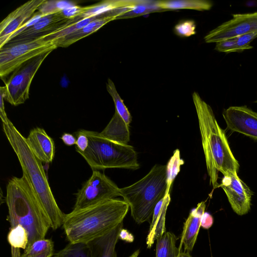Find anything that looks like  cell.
Listing matches in <instances>:
<instances>
[{
  "label": "cell",
  "instance_id": "cell-1",
  "mask_svg": "<svg viewBox=\"0 0 257 257\" xmlns=\"http://www.w3.org/2000/svg\"><path fill=\"white\" fill-rule=\"evenodd\" d=\"M130 208L124 200L111 199L65 214L63 227L69 242L87 243L112 230Z\"/></svg>",
  "mask_w": 257,
  "mask_h": 257
},
{
  "label": "cell",
  "instance_id": "cell-2",
  "mask_svg": "<svg viewBox=\"0 0 257 257\" xmlns=\"http://www.w3.org/2000/svg\"><path fill=\"white\" fill-rule=\"evenodd\" d=\"M192 98L198 117L209 182L215 189L219 186L217 182L219 172L223 175L229 172H237L239 165L210 106L196 92L193 93Z\"/></svg>",
  "mask_w": 257,
  "mask_h": 257
},
{
  "label": "cell",
  "instance_id": "cell-3",
  "mask_svg": "<svg viewBox=\"0 0 257 257\" xmlns=\"http://www.w3.org/2000/svg\"><path fill=\"white\" fill-rule=\"evenodd\" d=\"M7 220L11 227L22 225L29 236L28 246L34 241L45 238L51 228L48 215L25 174L13 177L6 187ZM27 246V247H28Z\"/></svg>",
  "mask_w": 257,
  "mask_h": 257
},
{
  "label": "cell",
  "instance_id": "cell-4",
  "mask_svg": "<svg viewBox=\"0 0 257 257\" xmlns=\"http://www.w3.org/2000/svg\"><path fill=\"white\" fill-rule=\"evenodd\" d=\"M3 130L18 157L23 174H25L38 196L51 222L56 230L63 225L65 214L59 207L49 185L42 162L34 154L26 138L9 119L2 123Z\"/></svg>",
  "mask_w": 257,
  "mask_h": 257
},
{
  "label": "cell",
  "instance_id": "cell-5",
  "mask_svg": "<svg viewBox=\"0 0 257 257\" xmlns=\"http://www.w3.org/2000/svg\"><path fill=\"white\" fill-rule=\"evenodd\" d=\"M167 187L166 165L156 164L143 178L119 189L129 205L131 216L138 224L149 221L158 202L165 195Z\"/></svg>",
  "mask_w": 257,
  "mask_h": 257
},
{
  "label": "cell",
  "instance_id": "cell-6",
  "mask_svg": "<svg viewBox=\"0 0 257 257\" xmlns=\"http://www.w3.org/2000/svg\"><path fill=\"white\" fill-rule=\"evenodd\" d=\"M79 131L87 136L89 143L85 151L76 152L83 157L93 171L108 168H139L137 153L133 146L109 140L98 132Z\"/></svg>",
  "mask_w": 257,
  "mask_h": 257
},
{
  "label": "cell",
  "instance_id": "cell-7",
  "mask_svg": "<svg viewBox=\"0 0 257 257\" xmlns=\"http://www.w3.org/2000/svg\"><path fill=\"white\" fill-rule=\"evenodd\" d=\"M45 37L17 43H7L1 48V78L5 80L7 76L26 62L58 48L54 41L47 40Z\"/></svg>",
  "mask_w": 257,
  "mask_h": 257
},
{
  "label": "cell",
  "instance_id": "cell-8",
  "mask_svg": "<svg viewBox=\"0 0 257 257\" xmlns=\"http://www.w3.org/2000/svg\"><path fill=\"white\" fill-rule=\"evenodd\" d=\"M52 51L44 53L22 64L12 73L5 82V99L11 104L17 106L29 98L32 80L41 64Z\"/></svg>",
  "mask_w": 257,
  "mask_h": 257
},
{
  "label": "cell",
  "instance_id": "cell-9",
  "mask_svg": "<svg viewBox=\"0 0 257 257\" xmlns=\"http://www.w3.org/2000/svg\"><path fill=\"white\" fill-rule=\"evenodd\" d=\"M119 189L104 174L98 170L93 171L90 177L76 193L73 210L81 209L120 196Z\"/></svg>",
  "mask_w": 257,
  "mask_h": 257
},
{
  "label": "cell",
  "instance_id": "cell-10",
  "mask_svg": "<svg viewBox=\"0 0 257 257\" xmlns=\"http://www.w3.org/2000/svg\"><path fill=\"white\" fill-rule=\"evenodd\" d=\"M80 20L77 17L68 19L61 12L42 17L37 13L29 21L25 29L15 35L8 43H17L48 36Z\"/></svg>",
  "mask_w": 257,
  "mask_h": 257
},
{
  "label": "cell",
  "instance_id": "cell-11",
  "mask_svg": "<svg viewBox=\"0 0 257 257\" xmlns=\"http://www.w3.org/2000/svg\"><path fill=\"white\" fill-rule=\"evenodd\" d=\"M231 19L210 31L205 37L206 43H216L239 36L257 32V12L234 14Z\"/></svg>",
  "mask_w": 257,
  "mask_h": 257
},
{
  "label": "cell",
  "instance_id": "cell-12",
  "mask_svg": "<svg viewBox=\"0 0 257 257\" xmlns=\"http://www.w3.org/2000/svg\"><path fill=\"white\" fill-rule=\"evenodd\" d=\"M46 0H31L8 15L0 23V49L31 19Z\"/></svg>",
  "mask_w": 257,
  "mask_h": 257
},
{
  "label": "cell",
  "instance_id": "cell-13",
  "mask_svg": "<svg viewBox=\"0 0 257 257\" xmlns=\"http://www.w3.org/2000/svg\"><path fill=\"white\" fill-rule=\"evenodd\" d=\"M220 186L236 213L242 215L249 211L252 192L238 177L237 172H229L224 175Z\"/></svg>",
  "mask_w": 257,
  "mask_h": 257
},
{
  "label": "cell",
  "instance_id": "cell-14",
  "mask_svg": "<svg viewBox=\"0 0 257 257\" xmlns=\"http://www.w3.org/2000/svg\"><path fill=\"white\" fill-rule=\"evenodd\" d=\"M227 129L257 140V112L246 105L230 106L223 110Z\"/></svg>",
  "mask_w": 257,
  "mask_h": 257
},
{
  "label": "cell",
  "instance_id": "cell-15",
  "mask_svg": "<svg viewBox=\"0 0 257 257\" xmlns=\"http://www.w3.org/2000/svg\"><path fill=\"white\" fill-rule=\"evenodd\" d=\"M26 142L34 154L42 162L51 163L54 159L55 147L53 139L42 128L31 130Z\"/></svg>",
  "mask_w": 257,
  "mask_h": 257
},
{
  "label": "cell",
  "instance_id": "cell-16",
  "mask_svg": "<svg viewBox=\"0 0 257 257\" xmlns=\"http://www.w3.org/2000/svg\"><path fill=\"white\" fill-rule=\"evenodd\" d=\"M205 202L199 203L193 209L184 222L181 235L179 250L184 247V251L190 252L193 250L201 226V217L205 212Z\"/></svg>",
  "mask_w": 257,
  "mask_h": 257
},
{
  "label": "cell",
  "instance_id": "cell-17",
  "mask_svg": "<svg viewBox=\"0 0 257 257\" xmlns=\"http://www.w3.org/2000/svg\"><path fill=\"white\" fill-rule=\"evenodd\" d=\"M122 227L123 222L109 233L86 243L90 257H116L115 248Z\"/></svg>",
  "mask_w": 257,
  "mask_h": 257
},
{
  "label": "cell",
  "instance_id": "cell-18",
  "mask_svg": "<svg viewBox=\"0 0 257 257\" xmlns=\"http://www.w3.org/2000/svg\"><path fill=\"white\" fill-rule=\"evenodd\" d=\"M170 201V194H166L155 207L146 238L148 248H151L155 241L166 232V215Z\"/></svg>",
  "mask_w": 257,
  "mask_h": 257
},
{
  "label": "cell",
  "instance_id": "cell-19",
  "mask_svg": "<svg viewBox=\"0 0 257 257\" xmlns=\"http://www.w3.org/2000/svg\"><path fill=\"white\" fill-rule=\"evenodd\" d=\"M114 20H116L115 17L102 15L81 29L54 41L58 47H67L96 32L102 26Z\"/></svg>",
  "mask_w": 257,
  "mask_h": 257
},
{
  "label": "cell",
  "instance_id": "cell-20",
  "mask_svg": "<svg viewBox=\"0 0 257 257\" xmlns=\"http://www.w3.org/2000/svg\"><path fill=\"white\" fill-rule=\"evenodd\" d=\"M100 134L114 142L127 145L130 141L129 125L115 110L114 113Z\"/></svg>",
  "mask_w": 257,
  "mask_h": 257
},
{
  "label": "cell",
  "instance_id": "cell-21",
  "mask_svg": "<svg viewBox=\"0 0 257 257\" xmlns=\"http://www.w3.org/2000/svg\"><path fill=\"white\" fill-rule=\"evenodd\" d=\"M143 0H107L84 7L83 14L77 17L80 20L103 15L113 10L132 6L142 3Z\"/></svg>",
  "mask_w": 257,
  "mask_h": 257
},
{
  "label": "cell",
  "instance_id": "cell-22",
  "mask_svg": "<svg viewBox=\"0 0 257 257\" xmlns=\"http://www.w3.org/2000/svg\"><path fill=\"white\" fill-rule=\"evenodd\" d=\"M156 4L164 11L180 9L207 11L212 7L211 2L205 0L156 1Z\"/></svg>",
  "mask_w": 257,
  "mask_h": 257
},
{
  "label": "cell",
  "instance_id": "cell-23",
  "mask_svg": "<svg viewBox=\"0 0 257 257\" xmlns=\"http://www.w3.org/2000/svg\"><path fill=\"white\" fill-rule=\"evenodd\" d=\"M7 240L11 246L12 257H20L21 249L24 250L28 246L29 236L25 227L18 224L11 227L7 235Z\"/></svg>",
  "mask_w": 257,
  "mask_h": 257
},
{
  "label": "cell",
  "instance_id": "cell-24",
  "mask_svg": "<svg viewBox=\"0 0 257 257\" xmlns=\"http://www.w3.org/2000/svg\"><path fill=\"white\" fill-rule=\"evenodd\" d=\"M177 238L170 232H165L156 240V257H177L180 252L176 246Z\"/></svg>",
  "mask_w": 257,
  "mask_h": 257
},
{
  "label": "cell",
  "instance_id": "cell-25",
  "mask_svg": "<svg viewBox=\"0 0 257 257\" xmlns=\"http://www.w3.org/2000/svg\"><path fill=\"white\" fill-rule=\"evenodd\" d=\"M106 90L113 99L115 108V110L120 115L126 123L130 125L132 121L131 114L118 93L114 83L109 78L108 79L106 83Z\"/></svg>",
  "mask_w": 257,
  "mask_h": 257
},
{
  "label": "cell",
  "instance_id": "cell-26",
  "mask_svg": "<svg viewBox=\"0 0 257 257\" xmlns=\"http://www.w3.org/2000/svg\"><path fill=\"white\" fill-rule=\"evenodd\" d=\"M184 163V160L180 157L179 150H175L166 165L167 187L165 194H170L172 184Z\"/></svg>",
  "mask_w": 257,
  "mask_h": 257
},
{
  "label": "cell",
  "instance_id": "cell-27",
  "mask_svg": "<svg viewBox=\"0 0 257 257\" xmlns=\"http://www.w3.org/2000/svg\"><path fill=\"white\" fill-rule=\"evenodd\" d=\"M54 257H90V253L87 243L69 242Z\"/></svg>",
  "mask_w": 257,
  "mask_h": 257
},
{
  "label": "cell",
  "instance_id": "cell-28",
  "mask_svg": "<svg viewBox=\"0 0 257 257\" xmlns=\"http://www.w3.org/2000/svg\"><path fill=\"white\" fill-rule=\"evenodd\" d=\"M162 11H165L157 7L156 1L143 0L142 3L135 5L132 10L117 17L116 19L131 18Z\"/></svg>",
  "mask_w": 257,
  "mask_h": 257
},
{
  "label": "cell",
  "instance_id": "cell-29",
  "mask_svg": "<svg viewBox=\"0 0 257 257\" xmlns=\"http://www.w3.org/2000/svg\"><path fill=\"white\" fill-rule=\"evenodd\" d=\"M76 5L75 3L71 1L46 0L38 10L42 17H45L61 12L66 8Z\"/></svg>",
  "mask_w": 257,
  "mask_h": 257
},
{
  "label": "cell",
  "instance_id": "cell-30",
  "mask_svg": "<svg viewBox=\"0 0 257 257\" xmlns=\"http://www.w3.org/2000/svg\"><path fill=\"white\" fill-rule=\"evenodd\" d=\"M53 247L54 243L51 239H39L29 245L20 257H35L48 250L53 249Z\"/></svg>",
  "mask_w": 257,
  "mask_h": 257
},
{
  "label": "cell",
  "instance_id": "cell-31",
  "mask_svg": "<svg viewBox=\"0 0 257 257\" xmlns=\"http://www.w3.org/2000/svg\"><path fill=\"white\" fill-rule=\"evenodd\" d=\"M99 17L83 19L76 23L69 25L61 30L47 36L45 38L47 40L55 41L81 29Z\"/></svg>",
  "mask_w": 257,
  "mask_h": 257
},
{
  "label": "cell",
  "instance_id": "cell-32",
  "mask_svg": "<svg viewBox=\"0 0 257 257\" xmlns=\"http://www.w3.org/2000/svg\"><path fill=\"white\" fill-rule=\"evenodd\" d=\"M175 34L180 37H188L196 34V24L193 20L181 22L174 27Z\"/></svg>",
  "mask_w": 257,
  "mask_h": 257
},
{
  "label": "cell",
  "instance_id": "cell-33",
  "mask_svg": "<svg viewBox=\"0 0 257 257\" xmlns=\"http://www.w3.org/2000/svg\"><path fill=\"white\" fill-rule=\"evenodd\" d=\"M215 50L227 53L241 52L237 45L236 37L217 42Z\"/></svg>",
  "mask_w": 257,
  "mask_h": 257
},
{
  "label": "cell",
  "instance_id": "cell-34",
  "mask_svg": "<svg viewBox=\"0 0 257 257\" xmlns=\"http://www.w3.org/2000/svg\"><path fill=\"white\" fill-rule=\"evenodd\" d=\"M257 38V32H251L236 37V44L241 52L246 49H252L250 42Z\"/></svg>",
  "mask_w": 257,
  "mask_h": 257
},
{
  "label": "cell",
  "instance_id": "cell-35",
  "mask_svg": "<svg viewBox=\"0 0 257 257\" xmlns=\"http://www.w3.org/2000/svg\"><path fill=\"white\" fill-rule=\"evenodd\" d=\"M84 11V7L77 5L65 9L61 12L65 18L73 19L81 16Z\"/></svg>",
  "mask_w": 257,
  "mask_h": 257
},
{
  "label": "cell",
  "instance_id": "cell-36",
  "mask_svg": "<svg viewBox=\"0 0 257 257\" xmlns=\"http://www.w3.org/2000/svg\"><path fill=\"white\" fill-rule=\"evenodd\" d=\"M75 136L76 138L75 144L76 151H85L88 146L89 141L88 138L80 131L75 133Z\"/></svg>",
  "mask_w": 257,
  "mask_h": 257
},
{
  "label": "cell",
  "instance_id": "cell-37",
  "mask_svg": "<svg viewBox=\"0 0 257 257\" xmlns=\"http://www.w3.org/2000/svg\"><path fill=\"white\" fill-rule=\"evenodd\" d=\"M6 95V86H1L0 87V117L2 123H6L9 119L5 111L4 99H5Z\"/></svg>",
  "mask_w": 257,
  "mask_h": 257
},
{
  "label": "cell",
  "instance_id": "cell-38",
  "mask_svg": "<svg viewBox=\"0 0 257 257\" xmlns=\"http://www.w3.org/2000/svg\"><path fill=\"white\" fill-rule=\"evenodd\" d=\"M213 223V219L211 214L204 212L201 217V226L205 229L209 228Z\"/></svg>",
  "mask_w": 257,
  "mask_h": 257
},
{
  "label": "cell",
  "instance_id": "cell-39",
  "mask_svg": "<svg viewBox=\"0 0 257 257\" xmlns=\"http://www.w3.org/2000/svg\"><path fill=\"white\" fill-rule=\"evenodd\" d=\"M60 139L67 146H71L76 144V137L70 133H64L61 137Z\"/></svg>",
  "mask_w": 257,
  "mask_h": 257
},
{
  "label": "cell",
  "instance_id": "cell-40",
  "mask_svg": "<svg viewBox=\"0 0 257 257\" xmlns=\"http://www.w3.org/2000/svg\"><path fill=\"white\" fill-rule=\"evenodd\" d=\"M118 237L119 239L128 242H132L134 240L133 234L123 228L120 230Z\"/></svg>",
  "mask_w": 257,
  "mask_h": 257
},
{
  "label": "cell",
  "instance_id": "cell-41",
  "mask_svg": "<svg viewBox=\"0 0 257 257\" xmlns=\"http://www.w3.org/2000/svg\"><path fill=\"white\" fill-rule=\"evenodd\" d=\"M53 255V249L48 250L44 252H43L35 257H52Z\"/></svg>",
  "mask_w": 257,
  "mask_h": 257
},
{
  "label": "cell",
  "instance_id": "cell-42",
  "mask_svg": "<svg viewBox=\"0 0 257 257\" xmlns=\"http://www.w3.org/2000/svg\"><path fill=\"white\" fill-rule=\"evenodd\" d=\"M177 257H192L189 252H180Z\"/></svg>",
  "mask_w": 257,
  "mask_h": 257
},
{
  "label": "cell",
  "instance_id": "cell-43",
  "mask_svg": "<svg viewBox=\"0 0 257 257\" xmlns=\"http://www.w3.org/2000/svg\"><path fill=\"white\" fill-rule=\"evenodd\" d=\"M140 253V250L139 249L136 250L134 252H133L129 257H138Z\"/></svg>",
  "mask_w": 257,
  "mask_h": 257
},
{
  "label": "cell",
  "instance_id": "cell-44",
  "mask_svg": "<svg viewBox=\"0 0 257 257\" xmlns=\"http://www.w3.org/2000/svg\"><path fill=\"white\" fill-rule=\"evenodd\" d=\"M255 102H256V103H257V100L255 101Z\"/></svg>",
  "mask_w": 257,
  "mask_h": 257
}]
</instances>
